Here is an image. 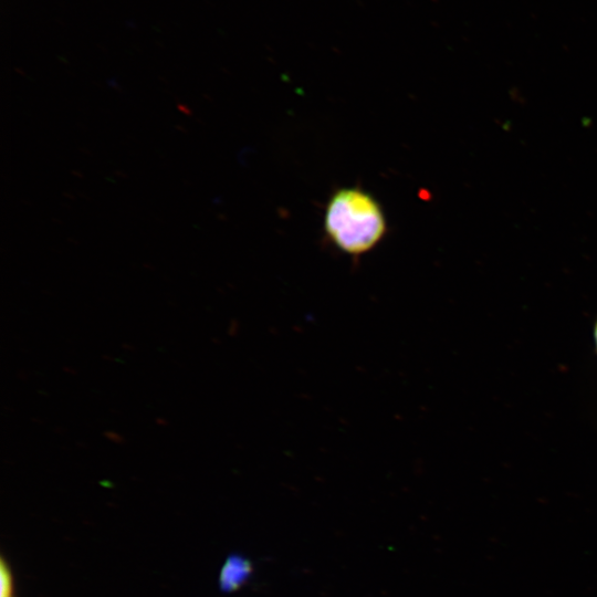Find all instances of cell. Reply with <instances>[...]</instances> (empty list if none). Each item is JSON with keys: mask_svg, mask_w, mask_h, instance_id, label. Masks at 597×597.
Masks as SVG:
<instances>
[{"mask_svg": "<svg viewBox=\"0 0 597 597\" xmlns=\"http://www.w3.org/2000/svg\"><path fill=\"white\" fill-rule=\"evenodd\" d=\"M594 339H595V345H596V350H597V321L595 322V326H594Z\"/></svg>", "mask_w": 597, "mask_h": 597, "instance_id": "277c9868", "label": "cell"}, {"mask_svg": "<svg viewBox=\"0 0 597 597\" xmlns=\"http://www.w3.org/2000/svg\"><path fill=\"white\" fill-rule=\"evenodd\" d=\"M324 228L328 239L344 253L358 256L384 238L387 222L379 202L359 188H342L329 198Z\"/></svg>", "mask_w": 597, "mask_h": 597, "instance_id": "6da1fadb", "label": "cell"}, {"mask_svg": "<svg viewBox=\"0 0 597 597\" xmlns=\"http://www.w3.org/2000/svg\"><path fill=\"white\" fill-rule=\"evenodd\" d=\"M0 597H17L12 568L6 557H0Z\"/></svg>", "mask_w": 597, "mask_h": 597, "instance_id": "3957f363", "label": "cell"}, {"mask_svg": "<svg viewBox=\"0 0 597 597\" xmlns=\"http://www.w3.org/2000/svg\"><path fill=\"white\" fill-rule=\"evenodd\" d=\"M251 570V564L245 558L239 555H230L220 570V589L226 593L238 589L249 578Z\"/></svg>", "mask_w": 597, "mask_h": 597, "instance_id": "7a4b0ae2", "label": "cell"}]
</instances>
